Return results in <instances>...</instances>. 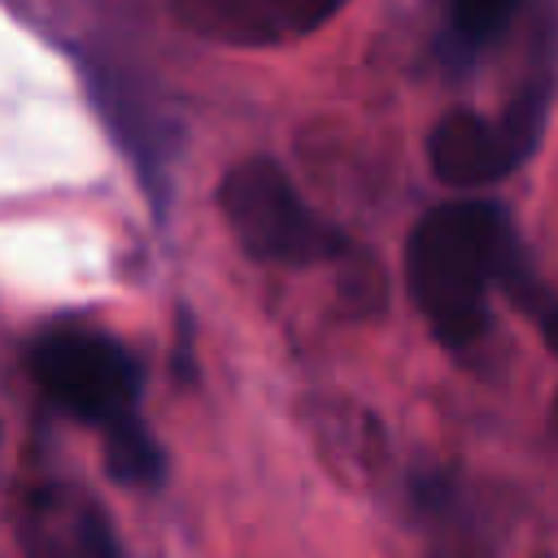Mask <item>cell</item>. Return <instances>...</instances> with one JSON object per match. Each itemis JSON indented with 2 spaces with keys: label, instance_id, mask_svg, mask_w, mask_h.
I'll return each mask as SVG.
<instances>
[{
  "label": "cell",
  "instance_id": "cell-1",
  "mask_svg": "<svg viewBox=\"0 0 558 558\" xmlns=\"http://www.w3.org/2000/svg\"><path fill=\"white\" fill-rule=\"evenodd\" d=\"M514 275L510 222L488 201L436 205L405 244L410 296L440 344L462 349L488 323V283Z\"/></svg>",
  "mask_w": 558,
  "mask_h": 558
},
{
  "label": "cell",
  "instance_id": "cell-2",
  "mask_svg": "<svg viewBox=\"0 0 558 558\" xmlns=\"http://www.w3.org/2000/svg\"><path fill=\"white\" fill-rule=\"evenodd\" d=\"M218 209H222L235 244L257 262L314 266V262L344 253L340 235L305 209L292 179L270 157L231 166L218 187Z\"/></svg>",
  "mask_w": 558,
  "mask_h": 558
},
{
  "label": "cell",
  "instance_id": "cell-3",
  "mask_svg": "<svg viewBox=\"0 0 558 558\" xmlns=\"http://www.w3.org/2000/svg\"><path fill=\"white\" fill-rule=\"evenodd\" d=\"M31 371L39 388L70 414L113 427L118 418L135 414L140 371L126 349L87 327H57L35 340Z\"/></svg>",
  "mask_w": 558,
  "mask_h": 558
},
{
  "label": "cell",
  "instance_id": "cell-4",
  "mask_svg": "<svg viewBox=\"0 0 558 558\" xmlns=\"http://www.w3.org/2000/svg\"><path fill=\"white\" fill-rule=\"evenodd\" d=\"M545 113V92L514 100L506 118H484L471 109L445 113L427 135V161L440 183L480 187L506 179L532 148Z\"/></svg>",
  "mask_w": 558,
  "mask_h": 558
},
{
  "label": "cell",
  "instance_id": "cell-5",
  "mask_svg": "<svg viewBox=\"0 0 558 558\" xmlns=\"http://www.w3.org/2000/svg\"><path fill=\"white\" fill-rule=\"evenodd\" d=\"M105 458H109V471L126 484H157L161 480V449L135 414L105 427Z\"/></svg>",
  "mask_w": 558,
  "mask_h": 558
},
{
  "label": "cell",
  "instance_id": "cell-6",
  "mask_svg": "<svg viewBox=\"0 0 558 558\" xmlns=\"http://www.w3.org/2000/svg\"><path fill=\"white\" fill-rule=\"evenodd\" d=\"M519 4L523 0H453V22L462 39H488L514 17Z\"/></svg>",
  "mask_w": 558,
  "mask_h": 558
},
{
  "label": "cell",
  "instance_id": "cell-7",
  "mask_svg": "<svg viewBox=\"0 0 558 558\" xmlns=\"http://www.w3.org/2000/svg\"><path fill=\"white\" fill-rule=\"evenodd\" d=\"M340 4H344V0H266L275 26H283V31H292V35L318 31Z\"/></svg>",
  "mask_w": 558,
  "mask_h": 558
},
{
  "label": "cell",
  "instance_id": "cell-8",
  "mask_svg": "<svg viewBox=\"0 0 558 558\" xmlns=\"http://www.w3.org/2000/svg\"><path fill=\"white\" fill-rule=\"evenodd\" d=\"M541 331H545L549 349L558 353V305H541Z\"/></svg>",
  "mask_w": 558,
  "mask_h": 558
}]
</instances>
